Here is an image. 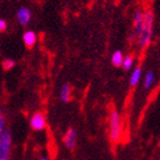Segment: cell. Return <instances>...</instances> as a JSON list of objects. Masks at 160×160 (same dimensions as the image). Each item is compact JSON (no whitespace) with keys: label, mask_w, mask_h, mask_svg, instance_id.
Masks as SVG:
<instances>
[{"label":"cell","mask_w":160,"mask_h":160,"mask_svg":"<svg viewBox=\"0 0 160 160\" xmlns=\"http://www.w3.org/2000/svg\"><path fill=\"white\" fill-rule=\"evenodd\" d=\"M7 29V22L5 20H0V31L2 32Z\"/></svg>","instance_id":"16"},{"label":"cell","mask_w":160,"mask_h":160,"mask_svg":"<svg viewBox=\"0 0 160 160\" xmlns=\"http://www.w3.org/2000/svg\"><path fill=\"white\" fill-rule=\"evenodd\" d=\"M60 97L64 103H68L71 100V86L69 83H64L63 86L61 87Z\"/></svg>","instance_id":"10"},{"label":"cell","mask_w":160,"mask_h":160,"mask_svg":"<svg viewBox=\"0 0 160 160\" xmlns=\"http://www.w3.org/2000/svg\"><path fill=\"white\" fill-rule=\"evenodd\" d=\"M134 64H135V57H134V55L128 54V55L123 57V62L121 67H122V69L125 71H128L134 67Z\"/></svg>","instance_id":"13"},{"label":"cell","mask_w":160,"mask_h":160,"mask_svg":"<svg viewBox=\"0 0 160 160\" xmlns=\"http://www.w3.org/2000/svg\"><path fill=\"white\" fill-rule=\"evenodd\" d=\"M123 53L122 50H116V52H113V54H112V56H111V63H112V65L113 67H121L122 65V62H123Z\"/></svg>","instance_id":"12"},{"label":"cell","mask_w":160,"mask_h":160,"mask_svg":"<svg viewBox=\"0 0 160 160\" xmlns=\"http://www.w3.org/2000/svg\"><path fill=\"white\" fill-rule=\"evenodd\" d=\"M40 160H49V159H47V158H41Z\"/></svg>","instance_id":"17"},{"label":"cell","mask_w":160,"mask_h":160,"mask_svg":"<svg viewBox=\"0 0 160 160\" xmlns=\"http://www.w3.org/2000/svg\"><path fill=\"white\" fill-rule=\"evenodd\" d=\"M64 145L67 147V149L69 150H73L76 144H77V132L73 128H69L68 132L64 135L63 138Z\"/></svg>","instance_id":"6"},{"label":"cell","mask_w":160,"mask_h":160,"mask_svg":"<svg viewBox=\"0 0 160 160\" xmlns=\"http://www.w3.org/2000/svg\"><path fill=\"white\" fill-rule=\"evenodd\" d=\"M46 118L41 112H36V113L31 117L30 126L33 130H42L46 128Z\"/></svg>","instance_id":"4"},{"label":"cell","mask_w":160,"mask_h":160,"mask_svg":"<svg viewBox=\"0 0 160 160\" xmlns=\"http://www.w3.org/2000/svg\"><path fill=\"white\" fill-rule=\"evenodd\" d=\"M12 145V137L9 130H5L0 138V159H8Z\"/></svg>","instance_id":"3"},{"label":"cell","mask_w":160,"mask_h":160,"mask_svg":"<svg viewBox=\"0 0 160 160\" xmlns=\"http://www.w3.org/2000/svg\"><path fill=\"white\" fill-rule=\"evenodd\" d=\"M3 127H5V119H3L2 112L0 110V138L2 136L3 132H5V130H3Z\"/></svg>","instance_id":"15"},{"label":"cell","mask_w":160,"mask_h":160,"mask_svg":"<svg viewBox=\"0 0 160 160\" xmlns=\"http://www.w3.org/2000/svg\"><path fill=\"white\" fill-rule=\"evenodd\" d=\"M0 160H7V159H0Z\"/></svg>","instance_id":"18"},{"label":"cell","mask_w":160,"mask_h":160,"mask_svg":"<svg viewBox=\"0 0 160 160\" xmlns=\"http://www.w3.org/2000/svg\"><path fill=\"white\" fill-rule=\"evenodd\" d=\"M153 13L148 9L144 12V25L143 30L138 37V46L141 49L147 48L152 40V31H153Z\"/></svg>","instance_id":"1"},{"label":"cell","mask_w":160,"mask_h":160,"mask_svg":"<svg viewBox=\"0 0 160 160\" xmlns=\"http://www.w3.org/2000/svg\"><path fill=\"white\" fill-rule=\"evenodd\" d=\"M154 82H156V76H154L153 71H148L147 73H145V77H144L143 88L145 90L150 89L151 87L153 86Z\"/></svg>","instance_id":"11"},{"label":"cell","mask_w":160,"mask_h":160,"mask_svg":"<svg viewBox=\"0 0 160 160\" xmlns=\"http://www.w3.org/2000/svg\"><path fill=\"white\" fill-rule=\"evenodd\" d=\"M23 41L28 48H31V47H33V45L37 41V34L34 33L33 31H27L23 34Z\"/></svg>","instance_id":"9"},{"label":"cell","mask_w":160,"mask_h":160,"mask_svg":"<svg viewBox=\"0 0 160 160\" xmlns=\"http://www.w3.org/2000/svg\"><path fill=\"white\" fill-rule=\"evenodd\" d=\"M141 76H142V67L141 65H137L133 69L132 71V74H130L129 78V86L132 88H135V87L138 85L141 80Z\"/></svg>","instance_id":"8"},{"label":"cell","mask_w":160,"mask_h":160,"mask_svg":"<svg viewBox=\"0 0 160 160\" xmlns=\"http://www.w3.org/2000/svg\"><path fill=\"white\" fill-rule=\"evenodd\" d=\"M14 65H15V62H14L13 60H5L2 62V68H3V70H10L12 68H14Z\"/></svg>","instance_id":"14"},{"label":"cell","mask_w":160,"mask_h":160,"mask_svg":"<svg viewBox=\"0 0 160 160\" xmlns=\"http://www.w3.org/2000/svg\"><path fill=\"white\" fill-rule=\"evenodd\" d=\"M122 135V119L117 110H112L109 117V137L112 143L119 142Z\"/></svg>","instance_id":"2"},{"label":"cell","mask_w":160,"mask_h":160,"mask_svg":"<svg viewBox=\"0 0 160 160\" xmlns=\"http://www.w3.org/2000/svg\"><path fill=\"white\" fill-rule=\"evenodd\" d=\"M31 20V12L27 7H22L17 12V21L21 25H28Z\"/></svg>","instance_id":"7"},{"label":"cell","mask_w":160,"mask_h":160,"mask_svg":"<svg viewBox=\"0 0 160 160\" xmlns=\"http://www.w3.org/2000/svg\"><path fill=\"white\" fill-rule=\"evenodd\" d=\"M143 25H144V12H142L141 9L135 10V13H134L133 27L135 33L137 34V37H140L141 32L143 30Z\"/></svg>","instance_id":"5"}]
</instances>
